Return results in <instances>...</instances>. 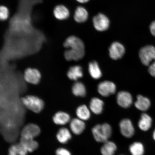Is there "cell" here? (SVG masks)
<instances>
[{
    "mask_svg": "<svg viewBox=\"0 0 155 155\" xmlns=\"http://www.w3.org/2000/svg\"><path fill=\"white\" fill-rule=\"evenodd\" d=\"M64 47L68 49L64 53L68 61H78L82 59L85 55L84 45L82 41L75 36L68 37L64 42Z\"/></svg>",
    "mask_w": 155,
    "mask_h": 155,
    "instance_id": "1",
    "label": "cell"
},
{
    "mask_svg": "<svg viewBox=\"0 0 155 155\" xmlns=\"http://www.w3.org/2000/svg\"><path fill=\"white\" fill-rule=\"evenodd\" d=\"M92 133L97 142L104 143L111 137L112 129L111 126L107 123L98 124L93 128Z\"/></svg>",
    "mask_w": 155,
    "mask_h": 155,
    "instance_id": "2",
    "label": "cell"
},
{
    "mask_svg": "<svg viewBox=\"0 0 155 155\" xmlns=\"http://www.w3.org/2000/svg\"><path fill=\"white\" fill-rule=\"evenodd\" d=\"M22 102L27 108L35 113H38L41 112L44 106L43 101L35 96H26L22 98Z\"/></svg>",
    "mask_w": 155,
    "mask_h": 155,
    "instance_id": "3",
    "label": "cell"
},
{
    "mask_svg": "<svg viewBox=\"0 0 155 155\" xmlns=\"http://www.w3.org/2000/svg\"><path fill=\"white\" fill-rule=\"evenodd\" d=\"M139 56L143 64L150 65L151 62L155 61V48L152 45H147L141 48Z\"/></svg>",
    "mask_w": 155,
    "mask_h": 155,
    "instance_id": "4",
    "label": "cell"
},
{
    "mask_svg": "<svg viewBox=\"0 0 155 155\" xmlns=\"http://www.w3.org/2000/svg\"><path fill=\"white\" fill-rule=\"evenodd\" d=\"M93 25L95 28L98 31H105L109 28L110 21L105 15L99 13L93 18Z\"/></svg>",
    "mask_w": 155,
    "mask_h": 155,
    "instance_id": "5",
    "label": "cell"
},
{
    "mask_svg": "<svg viewBox=\"0 0 155 155\" xmlns=\"http://www.w3.org/2000/svg\"><path fill=\"white\" fill-rule=\"evenodd\" d=\"M116 87L115 83L111 81H103L98 84V91L102 96L107 97L115 94Z\"/></svg>",
    "mask_w": 155,
    "mask_h": 155,
    "instance_id": "6",
    "label": "cell"
},
{
    "mask_svg": "<svg viewBox=\"0 0 155 155\" xmlns=\"http://www.w3.org/2000/svg\"><path fill=\"white\" fill-rule=\"evenodd\" d=\"M40 132V129L38 126L34 124H29L23 128L21 137L34 139L39 135Z\"/></svg>",
    "mask_w": 155,
    "mask_h": 155,
    "instance_id": "7",
    "label": "cell"
},
{
    "mask_svg": "<svg viewBox=\"0 0 155 155\" xmlns=\"http://www.w3.org/2000/svg\"><path fill=\"white\" fill-rule=\"evenodd\" d=\"M109 55L112 59L117 60L120 59L125 53L124 46L120 42H113L109 48Z\"/></svg>",
    "mask_w": 155,
    "mask_h": 155,
    "instance_id": "8",
    "label": "cell"
},
{
    "mask_svg": "<svg viewBox=\"0 0 155 155\" xmlns=\"http://www.w3.org/2000/svg\"><path fill=\"white\" fill-rule=\"evenodd\" d=\"M120 131L122 135L127 138H130L135 133V129L130 120L124 119L119 124Z\"/></svg>",
    "mask_w": 155,
    "mask_h": 155,
    "instance_id": "9",
    "label": "cell"
},
{
    "mask_svg": "<svg viewBox=\"0 0 155 155\" xmlns=\"http://www.w3.org/2000/svg\"><path fill=\"white\" fill-rule=\"evenodd\" d=\"M117 104L124 108L130 107L133 103V97L128 92L122 91L118 93L116 97Z\"/></svg>",
    "mask_w": 155,
    "mask_h": 155,
    "instance_id": "10",
    "label": "cell"
},
{
    "mask_svg": "<svg viewBox=\"0 0 155 155\" xmlns=\"http://www.w3.org/2000/svg\"><path fill=\"white\" fill-rule=\"evenodd\" d=\"M41 75L38 70L34 68L27 69L24 73L25 81L31 84H36L40 82Z\"/></svg>",
    "mask_w": 155,
    "mask_h": 155,
    "instance_id": "11",
    "label": "cell"
},
{
    "mask_svg": "<svg viewBox=\"0 0 155 155\" xmlns=\"http://www.w3.org/2000/svg\"><path fill=\"white\" fill-rule=\"evenodd\" d=\"M54 17L58 20H64L69 18L70 11L68 9L63 5H58L55 7L53 11Z\"/></svg>",
    "mask_w": 155,
    "mask_h": 155,
    "instance_id": "12",
    "label": "cell"
},
{
    "mask_svg": "<svg viewBox=\"0 0 155 155\" xmlns=\"http://www.w3.org/2000/svg\"><path fill=\"white\" fill-rule=\"evenodd\" d=\"M70 127L71 130L74 134L79 135L84 131L86 125L83 121L78 118L73 119L70 122Z\"/></svg>",
    "mask_w": 155,
    "mask_h": 155,
    "instance_id": "13",
    "label": "cell"
},
{
    "mask_svg": "<svg viewBox=\"0 0 155 155\" xmlns=\"http://www.w3.org/2000/svg\"><path fill=\"white\" fill-rule=\"evenodd\" d=\"M104 102L100 98L94 97L91 100L90 104V109L93 113L99 115L103 110Z\"/></svg>",
    "mask_w": 155,
    "mask_h": 155,
    "instance_id": "14",
    "label": "cell"
},
{
    "mask_svg": "<svg viewBox=\"0 0 155 155\" xmlns=\"http://www.w3.org/2000/svg\"><path fill=\"white\" fill-rule=\"evenodd\" d=\"M88 17V13L84 7L79 6L77 8L75 12L74 18L76 22L84 23L87 21Z\"/></svg>",
    "mask_w": 155,
    "mask_h": 155,
    "instance_id": "15",
    "label": "cell"
},
{
    "mask_svg": "<svg viewBox=\"0 0 155 155\" xmlns=\"http://www.w3.org/2000/svg\"><path fill=\"white\" fill-rule=\"evenodd\" d=\"M151 103L148 98L139 95L137 97V100L135 103V106L137 109L141 111H147L150 106Z\"/></svg>",
    "mask_w": 155,
    "mask_h": 155,
    "instance_id": "16",
    "label": "cell"
},
{
    "mask_svg": "<svg viewBox=\"0 0 155 155\" xmlns=\"http://www.w3.org/2000/svg\"><path fill=\"white\" fill-rule=\"evenodd\" d=\"M54 123L58 125L67 124L70 121V116L66 112L60 111L55 114L53 117Z\"/></svg>",
    "mask_w": 155,
    "mask_h": 155,
    "instance_id": "17",
    "label": "cell"
},
{
    "mask_svg": "<svg viewBox=\"0 0 155 155\" xmlns=\"http://www.w3.org/2000/svg\"><path fill=\"white\" fill-rule=\"evenodd\" d=\"M68 78L71 80L76 81L83 76L82 69L80 66L75 65L70 68L68 71Z\"/></svg>",
    "mask_w": 155,
    "mask_h": 155,
    "instance_id": "18",
    "label": "cell"
},
{
    "mask_svg": "<svg viewBox=\"0 0 155 155\" xmlns=\"http://www.w3.org/2000/svg\"><path fill=\"white\" fill-rule=\"evenodd\" d=\"M152 120L150 115L146 113L141 115L138 122V126L141 130L147 131L150 129L152 126Z\"/></svg>",
    "mask_w": 155,
    "mask_h": 155,
    "instance_id": "19",
    "label": "cell"
},
{
    "mask_svg": "<svg viewBox=\"0 0 155 155\" xmlns=\"http://www.w3.org/2000/svg\"><path fill=\"white\" fill-rule=\"evenodd\" d=\"M88 71L93 78L98 79L102 76V73L98 64L96 61L91 62L89 64Z\"/></svg>",
    "mask_w": 155,
    "mask_h": 155,
    "instance_id": "20",
    "label": "cell"
},
{
    "mask_svg": "<svg viewBox=\"0 0 155 155\" xmlns=\"http://www.w3.org/2000/svg\"><path fill=\"white\" fill-rule=\"evenodd\" d=\"M20 143L28 152H32L38 148V145L34 139L24 138L21 137Z\"/></svg>",
    "mask_w": 155,
    "mask_h": 155,
    "instance_id": "21",
    "label": "cell"
},
{
    "mask_svg": "<svg viewBox=\"0 0 155 155\" xmlns=\"http://www.w3.org/2000/svg\"><path fill=\"white\" fill-rule=\"evenodd\" d=\"M57 140L61 144H66L71 138L70 131L66 128L60 129L57 134Z\"/></svg>",
    "mask_w": 155,
    "mask_h": 155,
    "instance_id": "22",
    "label": "cell"
},
{
    "mask_svg": "<svg viewBox=\"0 0 155 155\" xmlns=\"http://www.w3.org/2000/svg\"><path fill=\"white\" fill-rule=\"evenodd\" d=\"M117 150V146L112 141H107L104 143L101 149L102 155H114Z\"/></svg>",
    "mask_w": 155,
    "mask_h": 155,
    "instance_id": "23",
    "label": "cell"
},
{
    "mask_svg": "<svg viewBox=\"0 0 155 155\" xmlns=\"http://www.w3.org/2000/svg\"><path fill=\"white\" fill-rule=\"evenodd\" d=\"M76 115L78 119L86 121L90 119L91 116L90 110L86 105L83 104L77 108Z\"/></svg>",
    "mask_w": 155,
    "mask_h": 155,
    "instance_id": "24",
    "label": "cell"
},
{
    "mask_svg": "<svg viewBox=\"0 0 155 155\" xmlns=\"http://www.w3.org/2000/svg\"><path fill=\"white\" fill-rule=\"evenodd\" d=\"M28 151L20 143L11 145L8 150V155H27Z\"/></svg>",
    "mask_w": 155,
    "mask_h": 155,
    "instance_id": "25",
    "label": "cell"
},
{
    "mask_svg": "<svg viewBox=\"0 0 155 155\" xmlns=\"http://www.w3.org/2000/svg\"><path fill=\"white\" fill-rule=\"evenodd\" d=\"M73 94L76 96L84 97L86 95V89L84 85L81 82L74 83L72 87Z\"/></svg>",
    "mask_w": 155,
    "mask_h": 155,
    "instance_id": "26",
    "label": "cell"
},
{
    "mask_svg": "<svg viewBox=\"0 0 155 155\" xmlns=\"http://www.w3.org/2000/svg\"><path fill=\"white\" fill-rule=\"evenodd\" d=\"M129 150L132 155H143L144 153V146L140 142L133 143L129 147Z\"/></svg>",
    "mask_w": 155,
    "mask_h": 155,
    "instance_id": "27",
    "label": "cell"
},
{
    "mask_svg": "<svg viewBox=\"0 0 155 155\" xmlns=\"http://www.w3.org/2000/svg\"><path fill=\"white\" fill-rule=\"evenodd\" d=\"M9 15V10L4 5H0V21H5L8 19Z\"/></svg>",
    "mask_w": 155,
    "mask_h": 155,
    "instance_id": "28",
    "label": "cell"
},
{
    "mask_svg": "<svg viewBox=\"0 0 155 155\" xmlns=\"http://www.w3.org/2000/svg\"><path fill=\"white\" fill-rule=\"evenodd\" d=\"M56 155H71V153L67 149L59 148L56 151Z\"/></svg>",
    "mask_w": 155,
    "mask_h": 155,
    "instance_id": "29",
    "label": "cell"
},
{
    "mask_svg": "<svg viewBox=\"0 0 155 155\" xmlns=\"http://www.w3.org/2000/svg\"><path fill=\"white\" fill-rule=\"evenodd\" d=\"M148 71L152 76L155 77V61L149 66Z\"/></svg>",
    "mask_w": 155,
    "mask_h": 155,
    "instance_id": "30",
    "label": "cell"
},
{
    "mask_svg": "<svg viewBox=\"0 0 155 155\" xmlns=\"http://www.w3.org/2000/svg\"><path fill=\"white\" fill-rule=\"evenodd\" d=\"M150 30L151 34L155 36V21L151 23L150 26Z\"/></svg>",
    "mask_w": 155,
    "mask_h": 155,
    "instance_id": "31",
    "label": "cell"
},
{
    "mask_svg": "<svg viewBox=\"0 0 155 155\" xmlns=\"http://www.w3.org/2000/svg\"><path fill=\"white\" fill-rule=\"evenodd\" d=\"M76 1L81 3H85L88 2L90 0H76Z\"/></svg>",
    "mask_w": 155,
    "mask_h": 155,
    "instance_id": "32",
    "label": "cell"
},
{
    "mask_svg": "<svg viewBox=\"0 0 155 155\" xmlns=\"http://www.w3.org/2000/svg\"><path fill=\"white\" fill-rule=\"evenodd\" d=\"M153 138L154 140H155V129L153 132Z\"/></svg>",
    "mask_w": 155,
    "mask_h": 155,
    "instance_id": "33",
    "label": "cell"
}]
</instances>
